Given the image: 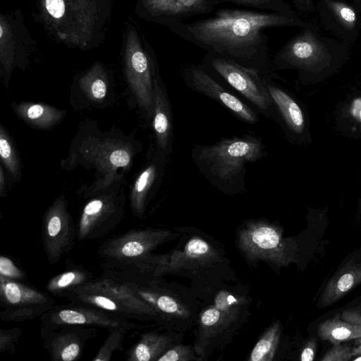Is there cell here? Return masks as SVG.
<instances>
[{
  "label": "cell",
  "instance_id": "obj_25",
  "mask_svg": "<svg viewBox=\"0 0 361 361\" xmlns=\"http://www.w3.org/2000/svg\"><path fill=\"white\" fill-rule=\"evenodd\" d=\"M145 8L155 16H186L205 12L208 0H143Z\"/></svg>",
  "mask_w": 361,
  "mask_h": 361
},
{
  "label": "cell",
  "instance_id": "obj_19",
  "mask_svg": "<svg viewBox=\"0 0 361 361\" xmlns=\"http://www.w3.org/2000/svg\"><path fill=\"white\" fill-rule=\"evenodd\" d=\"M166 157V155L156 147L136 178L129 196L131 211L135 217L144 216L150 195L164 174Z\"/></svg>",
  "mask_w": 361,
  "mask_h": 361
},
{
  "label": "cell",
  "instance_id": "obj_14",
  "mask_svg": "<svg viewBox=\"0 0 361 361\" xmlns=\"http://www.w3.org/2000/svg\"><path fill=\"white\" fill-rule=\"evenodd\" d=\"M40 326L55 327L65 325H79L103 328L111 331L125 329L128 331L138 325L133 321L114 314L92 307L71 303L56 305L39 317Z\"/></svg>",
  "mask_w": 361,
  "mask_h": 361
},
{
  "label": "cell",
  "instance_id": "obj_41",
  "mask_svg": "<svg viewBox=\"0 0 361 361\" xmlns=\"http://www.w3.org/2000/svg\"><path fill=\"white\" fill-rule=\"evenodd\" d=\"M6 180L2 164L0 166V195L4 197L6 195Z\"/></svg>",
  "mask_w": 361,
  "mask_h": 361
},
{
  "label": "cell",
  "instance_id": "obj_7",
  "mask_svg": "<svg viewBox=\"0 0 361 361\" xmlns=\"http://www.w3.org/2000/svg\"><path fill=\"white\" fill-rule=\"evenodd\" d=\"M121 180L92 193L78 219L77 239L94 240L109 234L125 216L126 197Z\"/></svg>",
  "mask_w": 361,
  "mask_h": 361
},
{
  "label": "cell",
  "instance_id": "obj_16",
  "mask_svg": "<svg viewBox=\"0 0 361 361\" xmlns=\"http://www.w3.org/2000/svg\"><path fill=\"white\" fill-rule=\"evenodd\" d=\"M97 335V330L93 326H40L43 345L53 361L78 360L81 357L86 343Z\"/></svg>",
  "mask_w": 361,
  "mask_h": 361
},
{
  "label": "cell",
  "instance_id": "obj_27",
  "mask_svg": "<svg viewBox=\"0 0 361 361\" xmlns=\"http://www.w3.org/2000/svg\"><path fill=\"white\" fill-rule=\"evenodd\" d=\"M91 272L81 267H73L52 277L47 283V290L58 297L93 279Z\"/></svg>",
  "mask_w": 361,
  "mask_h": 361
},
{
  "label": "cell",
  "instance_id": "obj_22",
  "mask_svg": "<svg viewBox=\"0 0 361 361\" xmlns=\"http://www.w3.org/2000/svg\"><path fill=\"white\" fill-rule=\"evenodd\" d=\"M173 338L166 334L148 331L141 334L139 340L127 352L128 361H157L173 344Z\"/></svg>",
  "mask_w": 361,
  "mask_h": 361
},
{
  "label": "cell",
  "instance_id": "obj_36",
  "mask_svg": "<svg viewBox=\"0 0 361 361\" xmlns=\"http://www.w3.org/2000/svg\"><path fill=\"white\" fill-rule=\"evenodd\" d=\"M0 276L20 281L26 279L25 273L11 259L4 255L0 257Z\"/></svg>",
  "mask_w": 361,
  "mask_h": 361
},
{
  "label": "cell",
  "instance_id": "obj_30",
  "mask_svg": "<svg viewBox=\"0 0 361 361\" xmlns=\"http://www.w3.org/2000/svg\"><path fill=\"white\" fill-rule=\"evenodd\" d=\"M0 157L1 163L16 180L20 177V165L14 145L6 130L0 128Z\"/></svg>",
  "mask_w": 361,
  "mask_h": 361
},
{
  "label": "cell",
  "instance_id": "obj_38",
  "mask_svg": "<svg viewBox=\"0 0 361 361\" xmlns=\"http://www.w3.org/2000/svg\"><path fill=\"white\" fill-rule=\"evenodd\" d=\"M341 317L346 322L361 325V307L343 310Z\"/></svg>",
  "mask_w": 361,
  "mask_h": 361
},
{
  "label": "cell",
  "instance_id": "obj_17",
  "mask_svg": "<svg viewBox=\"0 0 361 361\" xmlns=\"http://www.w3.org/2000/svg\"><path fill=\"white\" fill-rule=\"evenodd\" d=\"M184 80L192 90L204 94L231 111L238 119L250 123L258 122L257 114L201 68L192 66L185 71Z\"/></svg>",
  "mask_w": 361,
  "mask_h": 361
},
{
  "label": "cell",
  "instance_id": "obj_28",
  "mask_svg": "<svg viewBox=\"0 0 361 361\" xmlns=\"http://www.w3.org/2000/svg\"><path fill=\"white\" fill-rule=\"evenodd\" d=\"M281 336L279 321L273 323L262 334L252 348L249 361H271L277 350Z\"/></svg>",
  "mask_w": 361,
  "mask_h": 361
},
{
  "label": "cell",
  "instance_id": "obj_31",
  "mask_svg": "<svg viewBox=\"0 0 361 361\" xmlns=\"http://www.w3.org/2000/svg\"><path fill=\"white\" fill-rule=\"evenodd\" d=\"M15 43L12 30L3 16L0 18V59L4 69L9 72L13 62Z\"/></svg>",
  "mask_w": 361,
  "mask_h": 361
},
{
  "label": "cell",
  "instance_id": "obj_4",
  "mask_svg": "<svg viewBox=\"0 0 361 361\" xmlns=\"http://www.w3.org/2000/svg\"><path fill=\"white\" fill-rule=\"evenodd\" d=\"M96 136L92 133H85L76 137V142L71 148L70 161L85 166L90 164L97 168V172L104 175L102 188L121 180L123 172L129 169L135 154V148L130 141L107 136Z\"/></svg>",
  "mask_w": 361,
  "mask_h": 361
},
{
  "label": "cell",
  "instance_id": "obj_32",
  "mask_svg": "<svg viewBox=\"0 0 361 361\" xmlns=\"http://www.w3.org/2000/svg\"><path fill=\"white\" fill-rule=\"evenodd\" d=\"M129 331L125 329H115L109 331L103 345L95 355L92 361H109L116 351H121L126 334Z\"/></svg>",
  "mask_w": 361,
  "mask_h": 361
},
{
  "label": "cell",
  "instance_id": "obj_43",
  "mask_svg": "<svg viewBox=\"0 0 361 361\" xmlns=\"http://www.w3.org/2000/svg\"><path fill=\"white\" fill-rule=\"evenodd\" d=\"M300 6L310 7L312 5V0H295Z\"/></svg>",
  "mask_w": 361,
  "mask_h": 361
},
{
  "label": "cell",
  "instance_id": "obj_5",
  "mask_svg": "<svg viewBox=\"0 0 361 361\" xmlns=\"http://www.w3.org/2000/svg\"><path fill=\"white\" fill-rule=\"evenodd\" d=\"M240 250L251 262L262 260L276 267H287L297 260L298 245L284 238L278 226L267 221H249L238 231Z\"/></svg>",
  "mask_w": 361,
  "mask_h": 361
},
{
  "label": "cell",
  "instance_id": "obj_9",
  "mask_svg": "<svg viewBox=\"0 0 361 361\" xmlns=\"http://www.w3.org/2000/svg\"><path fill=\"white\" fill-rule=\"evenodd\" d=\"M221 259L217 250L205 239L194 236L182 250L165 255L149 254L137 263L123 269L157 278L166 273L195 271L212 265Z\"/></svg>",
  "mask_w": 361,
  "mask_h": 361
},
{
  "label": "cell",
  "instance_id": "obj_18",
  "mask_svg": "<svg viewBox=\"0 0 361 361\" xmlns=\"http://www.w3.org/2000/svg\"><path fill=\"white\" fill-rule=\"evenodd\" d=\"M281 57L286 63L308 71L320 70L330 60L324 44L309 30L290 40Z\"/></svg>",
  "mask_w": 361,
  "mask_h": 361
},
{
  "label": "cell",
  "instance_id": "obj_21",
  "mask_svg": "<svg viewBox=\"0 0 361 361\" xmlns=\"http://www.w3.org/2000/svg\"><path fill=\"white\" fill-rule=\"evenodd\" d=\"M361 283V261H349L329 281L318 305L324 308L341 300Z\"/></svg>",
  "mask_w": 361,
  "mask_h": 361
},
{
  "label": "cell",
  "instance_id": "obj_44",
  "mask_svg": "<svg viewBox=\"0 0 361 361\" xmlns=\"http://www.w3.org/2000/svg\"><path fill=\"white\" fill-rule=\"evenodd\" d=\"M353 361H361V355H357V357L353 359Z\"/></svg>",
  "mask_w": 361,
  "mask_h": 361
},
{
  "label": "cell",
  "instance_id": "obj_12",
  "mask_svg": "<svg viewBox=\"0 0 361 361\" xmlns=\"http://www.w3.org/2000/svg\"><path fill=\"white\" fill-rule=\"evenodd\" d=\"M125 73L140 108L147 118H152L155 68L144 51L136 31L132 28L127 33Z\"/></svg>",
  "mask_w": 361,
  "mask_h": 361
},
{
  "label": "cell",
  "instance_id": "obj_42",
  "mask_svg": "<svg viewBox=\"0 0 361 361\" xmlns=\"http://www.w3.org/2000/svg\"><path fill=\"white\" fill-rule=\"evenodd\" d=\"M353 357L361 355V338L355 341V347L353 348Z\"/></svg>",
  "mask_w": 361,
  "mask_h": 361
},
{
  "label": "cell",
  "instance_id": "obj_24",
  "mask_svg": "<svg viewBox=\"0 0 361 361\" xmlns=\"http://www.w3.org/2000/svg\"><path fill=\"white\" fill-rule=\"evenodd\" d=\"M16 114L25 122L40 129L50 128L59 123L65 112L51 106L30 102L13 104Z\"/></svg>",
  "mask_w": 361,
  "mask_h": 361
},
{
  "label": "cell",
  "instance_id": "obj_20",
  "mask_svg": "<svg viewBox=\"0 0 361 361\" xmlns=\"http://www.w3.org/2000/svg\"><path fill=\"white\" fill-rule=\"evenodd\" d=\"M154 99L152 126L156 147L167 156L171 152L173 117L167 92L161 80L156 74L154 79Z\"/></svg>",
  "mask_w": 361,
  "mask_h": 361
},
{
  "label": "cell",
  "instance_id": "obj_13",
  "mask_svg": "<svg viewBox=\"0 0 361 361\" xmlns=\"http://www.w3.org/2000/svg\"><path fill=\"white\" fill-rule=\"evenodd\" d=\"M77 239L74 225L63 195L58 197L44 214L42 241L50 264H57L73 248Z\"/></svg>",
  "mask_w": 361,
  "mask_h": 361
},
{
  "label": "cell",
  "instance_id": "obj_39",
  "mask_svg": "<svg viewBox=\"0 0 361 361\" xmlns=\"http://www.w3.org/2000/svg\"><path fill=\"white\" fill-rule=\"evenodd\" d=\"M316 341L310 339L305 345L300 354L302 361H312L314 359L316 351Z\"/></svg>",
  "mask_w": 361,
  "mask_h": 361
},
{
  "label": "cell",
  "instance_id": "obj_26",
  "mask_svg": "<svg viewBox=\"0 0 361 361\" xmlns=\"http://www.w3.org/2000/svg\"><path fill=\"white\" fill-rule=\"evenodd\" d=\"M318 335L322 340L339 344L361 338V325L346 322L338 314L319 324Z\"/></svg>",
  "mask_w": 361,
  "mask_h": 361
},
{
  "label": "cell",
  "instance_id": "obj_40",
  "mask_svg": "<svg viewBox=\"0 0 361 361\" xmlns=\"http://www.w3.org/2000/svg\"><path fill=\"white\" fill-rule=\"evenodd\" d=\"M237 4L258 6L266 4L273 0H227Z\"/></svg>",
  "mask_w": 361,
  "mask_h": 361
},
{
  "label": "cell",
  "instance_id": "obj_29",
  "mask_svg": "<svg viewBox=\"0 0 361 361\" xmlns=\"http://www.w3.org/2000/svg\"><path fill=\"white\" fill-rule=\"evenodd\" d=\"M80 87L91 100L99 102L106 97L107 78L102 66L94 65L81 78Z\"/></svg>",
  "mask_w": 361,
  "mask_h": 361
},
{
  "label": "cell",
  "instance_id": "obj_33",
  "mask_svg": "<svg viewBox=\"0 0 361 361\" xmlns=\"http://www.w3.org/2000/svg\"><path fill=\"white\" fill-rule=\"evenodd\" d=\"M325 1L343 27L348 30L355 27L357 23V15L351 6L339 1L325 0Z\"/></svg>",
  "mask_w": 361,
  "mask_h": 361
},
{
  "label": "cell",
  "instance_id": "obj_37",
  "mask_svg": "<svg viewBox=\"0 0 361 361\" xmlns=\"http://www.w3.org/2000/svg\"><path fill=\"white\" fill-rule=\"evenodd\" d=\"M353 348L348 345L334 344V346L326 352L322 361H348L352 359Z\"/></svg>",
  "mask_w": 361,
  "mask_h": 361
},
{
  "label": "cell",
  "instance_id": "obj_1",
  "mask_svg": "<svg viewBox=\"0 0 361 361\" xmlns=\"http://www.w3.org/2000/svg\"><path fill=\"white\" fill-rule=\"evenodd\" d=\"M295 20L279 13L249 10L220 9L211 17L184 25L197 42L221 54L247 59L255 56L262 42V31L291 26Z\"/></svg>",
  "mask_w": 361,
  "mask_h": 361
},
{
  "label": "cell",
  "instance_id": "obj_2",
  "mask_svg": "<svg viewBox=\"0 0 361 361\" xmlns=\"http://www.w3.org/2000/svg\"><path fill=\"white\" fill-rule=\"evenodd\" d=\"M196 166L215 188L228 195L245 190L246 166L265 155L262 140L247 135L207 145H196L191 151Z\"/></svg>",
  "mask_w": 361,
  "mask_h": 361
},
{
  "label": "cell",
  "instance_id": "obj_15",
  "mask_svg": "<svg viewBox=\"0 0 361 361\" xmlns=\"http://www.w3.org/2000/svg\"><path fill=\"white\" fill-rule=\"evenodd\" d=\"M210 65L228 84L260 111L268 114L273 105L265 82L255 68L244 66L231 59L214 57Z\"/></svg>",
  "mask_w": 361,
  "mask_h": 361
},
{
  "label": "cell",
  "instance_id": "obj_3",
  "mask_svg": "<svg viewBox=\"0 0 361 361\" xmlns=\"http://www.w3.org/2000/svg\"><path fill=\"white\" fill-rule=\"evenodd\" d=\"M72 303L97 308L131 321L161 324L157 312L134 295L123 283L101 275L65 293Z\"/></svg>",
  "mask_w": 361,
  "mask_h": 361
},
{
  "label": "cell",
  "instance_id": "obj_23",
  "mask_svg": "<svg viewBox=\"0 0 361 361\" xmlns=\"http://www.w3.org/2000/svg\"><path fill=\"white\" fill-rule=\"evenodd\" d=\"M273 105L288 128L295 133H301L305 128L302 111L293 97L280 87L265 82Z\"/></svg>",
  "mask_w": 361,
  "mask_h": 361
},
{
  "label": "cell",
  "instance_id": "obj_34",
  "mask_svg": "<svg viewBox=\"0 0 361 361\" xmlns=\"http://www.w3.org/2000/svg\"><path fill=\"white\" fill-rule=\"evenodd\" d=\"M200 360L196 357L192 347L183 344L173 345L157 361H191Z\"/></svg>",
  "mask_w": 361,
  "mask_h": 361
},
{
  "label": "cell",
  "instance_id": "obj_8",
  "mask_svg": "<svg viewBox=\"0 0 361 361\" xmlns=\"http://www.w3.org/2000/svg\"><path fill=\"white\" fill-rule=\"evenodd\" d=\"M176 234L164 228L133 229L109 239L97 250L105 269L130 267L161 244L173 240Z\"/></svg>",
  "mask_w": 361,
  "mask_h": 361
},
{
  "label": "cell",
  "instance_id": "obj_35",
  "mask_svg": "<svg viewBox=\"0 0 361 361\" xmlns=\"http://www.w3.org/2000/svg\"><path fill=\"white\" fill-rule=\"evenodd\" d=\"M22 334L23 330L18 327L1 329L0 330V353H15L16 345L20 339Z\"/></svg>",
  "mask_w": 361,
  "mask_h": 361
},
{
  "label": "cell",
  "instance_id": "obj_6",
  "mask_svg": "<svg viewBox=\"0 0 361 361\" xmlns=\"http://www.w3.org/2000/svg\"><path fill=\"white\" fill-rule=\"evenodd\" d=\"M42 5L45 22L60 39L87 45L95 26L96 0H42Z\"/></svg>",
  "mask_w": 361,
  "mask_h": 361
},
{
  "label": "cell",
  "instance_id": "obj_11",
  "mask_svg": "<svg viewBox=\"0 0 361 361\" xmlns=\"http://www.w3.org/2000/svg\"><path fill=\"white\" fill-rule=\"evenodd\" d=\"M54 300L47 293L20 281L0 276V319L21 322L40 317L55 307Z\"/></svg>",
  "mask_w": 361,
  "mask_h": 361
},
{
  "label": "cell",
  "instance_id": "obj_10",
  "mask_svg": "<svg viewBox=\"0 0 361 361\" xmlns=\"http://www.w3.org/2000/svg\"><path fill=\"white\" fill-rule=\"evenodd\" d=\"M247 299L230 291L220 290L213 303L200 313L195 349L198 355L204 356L217 339L240 324V318L245 311Z\"/></svg>",
  "mask_w": 361,
  "mask_h": 361
}]
</instances>
